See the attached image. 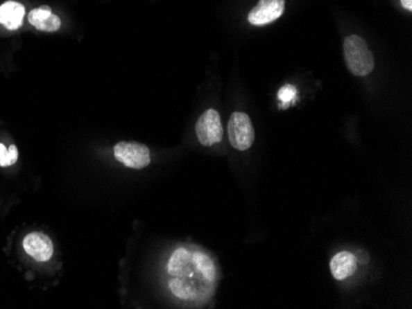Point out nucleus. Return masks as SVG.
Segmentation results:
<instances>
[{
  "instance_id": "obj_1",
  "label": "nucleus",
  "mask_w": 412,
  "mask_h": 309,
  "mask_svg": "<svg viewBox=\"0 0 412 309\" xmlns=\"http://www.w3.org/2000/svg\"><path fill=\"white\" fill-rule=\"evenodd\" d=\"M167 272L173 277L169 288L180 299H206L216 282V267L209 255L200 250L179 248L168 261Z\"/></svg>"
},
{
  "instance_id": "obj_2",
  "label": "nucleus",
  "mask_w": 412,
  "mask_h": 309,
  "mask_svg": "<svg viewBox=\"0 0 412 309\" xmlns=\"http://www.w3.org/2000/svg\"><path fill=\"white\" fill-rule=\"evenodd\" d=\"M345 63L352 74L356 77H366L373 72L375 62L373 53L369 50L367 42L356 35L348 36L343 44Z\"/></svg>"
},
{
  "instance_id": "obj_3",
  "label": "nucleus",
  "mask_w": 412,
  "mask_h": 309,
  "mask_svg": "<svg viewBox=\"0 0 412 309\" xmlns=\"http://www.w3.org/2000/svg\"><path fill=\"white\" fill-rule=\"evenodd\" d=\"M230 143L234 150H247L255 142V128L251 118L245 112H234L228 126Z\"/></svg>"
},
{
  "instance_id": "obj_4",
  "label": "nucleus",
  "mask_w": 412,
  "mask_h": 309,
  "mask_svg": "<svg viewBox=\"0 0 412 309\" xmlns=\"http://www.w3.org/2000/svg\"><path fill=\"white\" fill-rule=\"evenodd\" d=\"M114 155L123 166L131 169H144L151 163L150 150L139 142H119Z\"/></svg>"
},
{
  "instance_id": "obj_5",
  "label": "nucleus",
  "mask_w": 412,
  "mask_h": 309,
  "mask_svg": "<svg viewBox=\"0 0 412 309\" xmlns=\"http://www.w3.org/2000/svg\"><path fill=\"white\" fill-rule=\"evenodd\" d=\"M196 136L203 145L212 147L221 142L223 136V123L216 110H206L196 122Z\"/></svg>"
},
{
  "instance_id": "obj_6",
  "label": "nucleus",
  "mask_w": 412,
  "mask_h": 309,
  "mask_svg": "<svg viewBox=\"0 0 412 309\" xmlns=\"http://www.w3.org/2000/svg\"><path fill=\"white\" fill-rule=\"evenodd\" d=\"M285 10V0H259L248 14V21L252 25L262 26L283 15Z\"/></svg>"
},
{
  "instance_id": "obj_7",
  "label": "nucleus",
  "mask_w": 412,
  "mask_h": 309,
  "mask_svg": "<svg viewBox=\"0 0 412 309\" xmlns=\"http://www.w3.org/2000/svg\"><path fill=\"white\" fill-rule=\"evenodd\" d=\"M24 249L36 261H47L53 255V243L44 233L34 232L24 239Z\"/></svg>"
},
{
  "instance_id": "obj_8",
  "label": "nucleus",
  "mask_w": 412,
  "mask_h": 309,
  "mask_svg": "<svg viewBox=\"0 0 412 309\" xmlns=\"http://www.w3.org/2000/svg\"><path fill=\"white\" fill-rule=\"evenodd\" d=\"M28 22L41 31L55 33L61 28V19L52 14L50 6H41L37 9L30 11Z\"/></svg>"
},
{
  "instance_id": "obj_9",
  "label": "nucleus",
  "mask_w": 412,
  "mask_h": 309,
  "mask_svg": "<svg viewBox=\"0 0 412 309\" xmlns=\"http://www.w3.org/2000/svg\"><path fill=\"white\" fill-rule=\"evenodd\" d=\"M329 269L332 272V276L336 280L342 281L356 272L357 256L350 251H341L331 259Z\"/></svg>"
},
{
  "instance_id": "obj_10",
  "label": "nucleus",
  "mask_w": 412,
  "mask_h": 309,
  "mask_svg": "<svg viewBox=\"0 0 412 309\" xmlns=\"http://www.w3.org/2000/svg\"><path fill=\"white\" fill-rule=\"evenodd\" d=\"M25 8L17 1H6L0 6V24L8 30H17L23 25Z\"/></svg>"
},
{
  "instance_id": "obj_11",
  "label": "nucleus",
  "mask_w": 412,
  "mask_h": 309,
  "mask_svg": "<svg viewBox=\"0 0 412 309\" xmlns=\"http://www.w3.org/2000/svg\"><path fill=\"white\" fill-rule=\"evenodd\" d=\"M298 96V90L295 87L286 84L283 88H280L278 93V99L280 101V107H288L295 103Z\"/></svg>"
},
{
  "instance_id": "obj_12",
  "label": "nucleus",
  "mask_w": 412,
  "mask_h": 309,
  "mask_svg": "<svg viewBox=\"0 0 412 309\" xmlns=\"http://www.w3.org/2000/svg\"><path fill=\"white\" fill-rule=\"evenodd\" d=\"M10 160H9V153L8 148L3 143H0V166H10Z\"/></svg>"
},
{
  "instance_id": "obj_13",
  "label": "nucleus",
  "mask_w": 412,
  "mask_h": 309,
  "mask_svg": "<svg viewBox=\"0 0 412 309\" xmlns=\"http://www.w3.org/2000/svg\"><path fill=\"white\" fill-rule=\"evenodd\" d=\"M8 153H9V160H10V164L14 166V164L17 163V157H19L17 147H15V145H10V147L8 148Z\"/></svg>"
},
{
  "instance_id": "obj_14",
  "label": "nucleus",
  "mask_w": 412,
  "mask_h": 309,
  "mask_svg": "<svg viewBox=\"0 0 412 309\" xmlns=\"http://www.w3.org/2000/svg\"><path fill=\"white\" fill-rule=\"evenodd\" d=\"M401 4L407 10H412V0H401Z\"/></svg>"
}]
</instances>
